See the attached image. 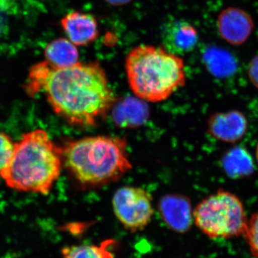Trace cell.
<instances>
[{
  "label": "cell",
  "mask_w": 258,
  "mask_h": 258,
  "mask_svg": "<svg viewBox=\"0 0 258 258\" xmlns=\"http://www.w3.org/2000/svg\"><path fill=\"white\" fill-rule=\"evenodd\" d=\"M161 40L165 50L181 56L195 48L199 35L196 28L188 22L174 20L164 24L161 30Z\"/></svg>",
  "instance_id": "8"
},
{
  "label": "cell",
  "mask_w": 258,
  "mask_h": 258,
  "mask_svg": "<svg viewBox=\"0 0 258 258\" xmlns=\"http://www.w3.org/2000/svg\"><path fill=\"white\" fill-rule=\"evenodd\" d=\"M207 57L209 69L217 77H229L237 71V61L235 57L227 51L212 49L209 51Z\"/></svg>",
  "instance_id": "15"
},
{
  "label": "cell",
  "mask_w": 258,
  "mask_h": 258,
  "mask_svg": "<svg viewBox=\"0 0 258 258\" xmlns=\"http://www.w3.org/2000/svg\"><path fill=\"white\" fill-rule=\"evenodd\" d=\"M60 24L70 41L76 46L89 45L98 35V23L87 13L72 12L62 18Z\"/></svg>",
  "instance_id": "10"
},
{
  "label": "cell",
  "mask_w": 258,
  "mask_h": 258,
  "mask_svg": "<svg viewBox=\"0 0 258 258\" xmlns=\"http://www.w3.org/2000/svg\"><path fill=\"white\" fill-rule=\"evenodd\" d=\"M247 74L251 82L258 88V54L249 62Z\"/></svg>",
  "instance_id": "19"
},
{
  "label": "cell",
  "mask_w": 258,
  "mask_h": 258,
  "mask_svg": "<svg viewBox=\"0 0 258 258\" xmlns=\"http://www.w3.org/2000/svg\"><path fill=\"white\" fill-rule=\"evenodd\" d=\"M255 155H256V159H257V161L258 163V142H257V147H256Z\"/></svg>",
  "instance_id": "21"
},
{
  "label": "cell",
  "mask_w": 258,
  "mask_h": 258,
  "mask_svg": "<svg viewBox=\"0 0 258 258\" xmlns=\"http://www.w3.org/2000/svg\"><path fill=\"white\" fill-rule=\"evenodd\" d=\"M160 213L171 230L184 233L192 224L193 212L187 199L179 196L165 197L159 205Z\"/></svg>",
  "instance_id": "11"
},
{
  "label": "cell",
  "mask_w": 258,
  "mask_h": 258,
  "mask_svg": "<svg viewBox=\"0 0 258 258\" xmlns=\"http://www.w3.org/2000/svg\"><path fill=\"white\" fill-rule=\"evenodd\" d=\"M222 166L226 174L234 179L247 177L254 171L252 156L242 147H233L226 153L222 159Z\"/></svg>",
  "instance_id": "12"
},
{
  "label": "cell",
  "mask_w": 258,
  "mask_h": 258,
  "mask_svg": "<svg viewBox=\"0 0 258 258\" xmlns=\"http://www.w3.org/2000/svg\"><path fill=\"white\" fill-rule=\"evenodd\" d=\"M14 144L9 136L0 132V180L13 157Z\"/></svg>",
  "instance_id": "18"
},
{
  "label": "cell",
  "mask_w": 258,
  "mask_h": 258,
  "mask_svg": "<svg viewBox=\"0 0 258 258\" xmlns=\"http://www.w3.org/2000/svg\"><path fill=\"white\" fill-rule=\"evenodd\" d=\"M114 241L107 240L99 245L81 244L66 247L62 249V258H114L110 248Z\"/></svg>",
  "instance_id": "14"
},
{
  "label": "cell",
  "mask_w": 258,
  "mask_h": 258,
  "mask_svg": "<svg viewBox=\"0 0 258 258\" xmlns=\"http://www.w3.org/2000/svg\"><path fill=\"white\" fill-rule=\"evenodd\" d=\"M73 175L86 186L119 179L132 168L124 139L97 136L74 141L62 152Z\"/></svg>",
  "instance_id": "4"
},
{
  "label": "cell",
  "mask_w": 258,
  "mask_h": 258,
  "mask_svg": "<svg viewBox=\"0 0 258 258\" xmlns=\"http://www.w3.org/2000/svg\"><path fill=\"white\" fill-rule=\"evenodd\" d=\"M210 133L217 140L235 143L245 135L247 120L244 113L237 110L217 113L208 121Z\"/></svg>",
  "instance_id": "9"
},
{
  "label": "cell",
  "mask_w": 258,
  "mask_h": 258,
  "mask_svg": "<svg viewBox=\"0 0 258 258\" xmlns=\"http://www.w3.org/2000/svg\"><path fill=\"white\" fill-rule=\"evenodd\" d=\"M26 91L43 92L53 111L71 124L91 126L103 118L114 102L104 70L97 62H79L55 68L46 60L29 72Z\"/></svg>",
  "instance_id": "1"
},
{
  "label": "cell",
  "mask_w": 258,
  "mask_h": 258,
  "mask_svg": "<svg viewBox=\"0 0 258 258\" xmlns=\"http://www.w3.org/2000/svg\"><path fill=\"white\" fill-rule=\"evenodd\" d=\"M46 61L55 68H66L77 63L79 52L76 45L69 39L58 38L45 47Z\"/></svg>",
  "instance_id": "13"
},
{
  "label": "cell",
  "mask_w": 258,
  "mask_h": 258,
  "mask_svg": "<svg viewBox=\"0 0 258 258\" xmlns=\"http://www.w3.org/2000/svg\"><path fill=\"white\" fill-rule=\"evenodd\" d=\"M243 236L248 244L251 253L254 258H258V211L247 219Z\"/></svg>",
  "instance_id": "17"
},
{
  "label": "cell",
  "mask_w": 258,
  "mask_h": 258,
  "mask_svg": "<svg viewBox=\"0 0 258 258\" xmlns=\"http://www.w3.org/2000/svg\"><path fill=\"white\" fill-rule=\"evenodd\" d=\"M112 206L118 221L133 233L145 229L154 214L152 195L137 186L119 188L112 199Z\"/></svg>",
  "instance_id": "6"
},
{
  "label": "cell",
  "mask_w": 258,
  "mask_h": 258,
  "mask_svg": "<svg viewBox=\"0 0 258 258\" xmlns=\"http://www.w3.org/2000/svg\"><path fill=\"white\" fill-rule=\"evenodd\" d=\"M129 87L137 98L159 103L169 98L186 82L184 60L161 47L139 45L125 57Z\"/></svg>",
  "instance_id": "3"
},
{
  "label": "cell",
  "mask_w": 258,
  "mask_h": 258,
  "mask_svg": "<svg viewBox=\"0 0 258 258\" xmlns=\"http://www.w3.org/2000/svg\"><path fill=\"white\" fill-rule=\"evenodd\" d=\"M109 4L114 5V6H119V5H123L127 4L132 0H106Z\"/></svg>",
  "instance_id": "20"
},
{
  "label": "cell",
  "mask_w": 258,
  "mask_h": 258,
  "mask_svg": "<svg viewBox=\"0 0 258 258\" xmlns=\"http://www.w3.org/2000/svg\"><path fill=\"white\" fill-rule=\"evenodd\" d=\"M62 154L45 131L23 134L14 144L3 179L17 191L47 195L60 176Z\"/></svg>",
  "instance_id": "2"
},
{
  "label": "cell",
  "mask_w": 258,
  "mask_h": 258,
  "mask_svg": "<svg viewBox=\"0 0 258 258\" xmlns=\"http://www.w3.org/2000/svg\"><path fill=\"white\" fill-rule=\"evenodd\" d=\"M220 37L232 45H240L248 40L253 31L254 23L248 13L238 8H226L217 18Z\"/></svg>",
  "instance_id": "7"
},
{
  "label": "cell",
  "mask_w": 258,
  "mask_h": 258,
  "mask_svg": "<svg viewBox=\"0 0 258 258\" xmlns=\"http://www.w3.org/2000/svg\"><path fill=\"white\" fill-rule=\"evenodd\" d=\"M197 227L212 239L243 235L247 218L240 199L220 190L203 200L193 212Z\"/></svg>",
  "instance_id": "5"
},
{
  "label": "cell",
  "mask_w": 258,
  "mask_h": 258,
  "mask_svg": "<svg viewBox=\"0 0 258 258\" xmlns=\"http://www.w3.org/2000/svg\"><path fill=\"white\" fill-rule=\"evenodd\" d=\"M18 0H0V42L6 40L18 16Z\"/></svg>",
  "instance_id": "16"
}]
</instances>
